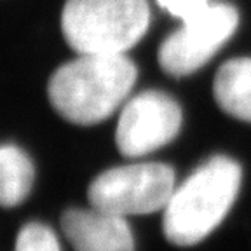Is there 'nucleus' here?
<instances>
[{"label":"nucleus","instance_id":"1","mask_svg":"<svg viewBox=\"0 0 251 251\" xmlns=\"http://www.w3.org/2000/svg\"><path fill=\"white\" fill-rule=\"evenodd\" d=\"M243 169L228 155H213L194 169L164 208L162 232L175 246H196L213 234L239 196Z\"/></svg>","mask_w":251,"mask_h":251},{"label":"nucleus","instance_id":"4","mask_svg":"<svg viewBox=\"0 0 251 251\" xmlns=\"http://www.w3.org/2000/svg\"><path fill=\"white\" fill-rule=\"evenodd\" d=\"M176 187L175 169L164 162H140L106 169L91 181V208L115 216L164 211Z\"/></svg>","mask_w":251,"mask_h":251},{"label":"nucleus","instance_id":"2","mask_svg":"<svg viewBox=\"0 0 251 251\" xmlns=\"http://www.w3.org/2000/svg\"><path fill=\"white\" fill-rule=\"evenodd\" d=\"M136 78V65L126 54H80L52 74L47 94L63 119L93 126L124 103Z\"/></svg>","mask_w":251,"mask_h":251},{"label":"nucleus","instance_id":"10","mask_svg":"<svg viewBox=\"0 0 251 251\" xmlns=\"http://www.w3.org/2000/svg\"><path fill=\"white\" fill-rule=\"evenodd\" d=\"M14 251H61V246L49 225L30 222L18 234Z\"/></svg>","mask_w":251,"mask_h":251},{"label":"nucleus","instance_id":"5","mask_svg":"<svg viewBox=\"0 0 251 251\" xmlns=\"http://www.w3.org/2000/svg\"><path fill=\"white\" fill-rule=\"evenodd\" d=\"M239 25V11L230 4H209L183 21L159 47V65L171 77H187L201 68L227 44Z\"/></svg>","mask_w":251,"mask_h":251},{"label":"nucleus","instance_id":"9","mask_svg":"<svg viewBox=\"0 0 251 251\" xmlns=\"http://www.w3.org/2000/svg\"><path fill=\"white\" fill-rule=\"evenodd\" d=\"M35 181V166L18 145H0V206L16 208L26 201Z\"/></svg>","mask_w":251,"mask_h":251},{"label":"nucleus","instance_id":"11","mask_svg":"<svg viewBox=\"0 0 251 251\" xmlns=\"http://www.w3.org/2000/svg\"><path fill=\"white\" fill-rule=\"evenodd\" d=\"M164 11H168L175 18H180L181 21H187L199 12H202L208 7V0H157Z\"/></svg>","mask_w":251,"mask_h":251},{"label":"nucleus","instance_id":"7","mask_svg":"<svg viewBox=\"0 0 251 251\" xmlns=\"http://www.w3.org/2000/svg\"><path fill=\"white\" fill-rule=\"evenodd\" d=\"M61 228L75 251H134L133 230L122 216L72 208L63 213Z\"/></svg>","mask_w":251,"mask_h":251},{"label":"nucleus","instance_id":"3","mask_svg":"<svg viewBox=\"0 0 251 251\" xmlns=\"http://www.w3.org/2000/svg\"><path fill=\"white\" fill-rule=\"evenodd\" d=\"M150 25L147 0H67L61 30L78 54H126Z\"/></svg>","mask_w":251,"mask_h":251},{"label":"nucleus","instance_id":"8","mask_svg":"<svg viewBox=\"0 0 251 251\" xmlns=\"http://www.w3.org/2000/svg\"><path fill=\"white\" fill-rule=\"evenodd\" d=\"M213 96L230 117L251 122V58H234L218 68Z\"/></svg>","mask_w":251,"mask_h":251},{"label":"nucleus","instance_id":"6","mask_svg":"<svg viewBox=\"0 0 251 251\" xmlns=\"http://www.w3.org/2000/svg\"><path fill=\"white\" fill-rule=\"evenodd\" d=\"M183 122L181 106L168 93L149 89L122 106L115 143L124 157H143L178 136Z\"/></svg>","mask_w":251,"mask_h":251}]
</instances>
